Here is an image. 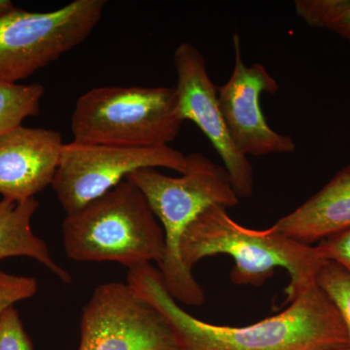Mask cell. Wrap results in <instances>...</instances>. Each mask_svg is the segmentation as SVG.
Listing matches in <instances>:
<instances>
[{"label":"cell","instance_id":"6da1fadb","mask_svg":"<svg viewBox=\"0 0 350 350\" xmlns=\"http://www.w3.org/2000/svg\"><path fill=\"white\" fill-rule=\"evenodd\" d=\"M126 283L167 320L178 350H335L349 347L344 322L317 284L286 310L244 327L214 325L189 314L151 264L130 269Z\"/></svg>","mask_w":350,"mask_h":350},{"label":"cell","instance_id":"7a4b0ae2","mask_svg":"<svg viewBox=\"0 0 350 350\" xmlns=\"http://www.w3.org/2000/svg\"><path fill=\"white\" fill-rule=\"evenodd\" d=\"M180 254L186 268H193L206 257L229 255L234 261L232 282L237 285L262 286L284 269L290 282L286 303L317 284V276L327 262L317 246L285 236L275 227L252 230L239 225L226 208L213 206L192 223L180 243Z\"/></svg>","mask_w":350,"mask_h":350},{"label":"cell","instance_id":"3957f363","mask_svg":"<svg viewBox=\"0 0 350 350\" xmlns=\"http://www.w3.org/2000/svg\"><path fill=\"white\" fill-rule=\"evenodd\" d=\"M145 196L165 232V250L159 266L163 284L175 301L200 306L206 295L181 259L180 243L189 226L213 206H238L230 175L222 165L200 153L186 156V170L172 177L147 167L126 175Z\"/></svg>","mask_w":350,"mask_h":350},{"label":"cell","instance_id":"277c9868","mask_svg":"<svg viewBox=\"0 0 350 350\" xmlns=\"http://www.w3.org/2000/svg\"><path fill=\"white\" fill-rule=\"evenodd\" d=\"M63 243L76 262H114L130 269L165 256V232L144 193L123 180L79 211L66 214Z\"/></svg>","mask_w":350,"mask_h":350},{"label":"cell","instance_id":"5b68a950","mask_svg":"<svg viewBox=\"0 0 350 350\" xmlns=\"http://www.w3.org/2000/svg\"><path fill=\"white\" fill-rule=\"evenodd\" d=\"M175 87L93 88L71 117L73 142L126 148L169 146L180 133Z\"/></svg>","mask_w":350,"mask_h":350},{"label":"cell","instance_id":"8992f818","mask_svg":"<svg viewBox=\"0 0 350 350\" xmlns=\"http://www.w3.org/2000/svg\"><path fill=\"white\" fill-rule=\"evenodd\" d=\"M105 0H75L57 10L14 8L0 16V81L27 79L69 52L94 31Z\"/></svg>","mask_w":350,"mask_h":350},{"label":"cell","instance_id":"52a82bcc","mask_svg":"<svg viewBox=\"0 0 350 350\" xmlns=\"http://www.w3.org/2000/svg\"><path fill=\"white\" fill-rule=\"evenodd\" d=\"M147 167L183 174L186 156L170 146L126 148L72 142L64 144L52 188L66 214L100 197L126 175Z\"/></svg>","mask_w":350,"mask_h":350},{"label":"cell","instance_id":"ba28073f","mask_svg":"<svg viewBox=\"0 0 350 350\" xmlns=\"http://www.w3.org/2000/svg\"><path fill=\"white\" fill-rule=\"evenodd\" d=\"M78 350H178L162 314L122 282L94 290L81 319Z\"/></svg>","mask_w":350,"mask_h":350},{"label":"cell","instance_id":"9c48e42d","mask_svg":"<svg viewBox=\"0 0 350 350\" xmlns=\"http://www.w3.org/2000/svg\"><path fill=\"white\" fill-rule=\"evenodd\" d=\"M234 66L231 77L217 87L219 107L237 149L245 157L293 153L297 145L290 135L276 133L262 111V94H273L278 82L261 64H244L239 34L232 36Z\"/></svg>","mask_w":350,"mask_h":350},{"label":"cell","instance_id":"30bf717a","mask_svg":"<svg viewBox=\"0 0 350 350\" xmlns=\"http://www.w3.org/2000/svg\"><path fill=\"white\" fill-rule=\"evenodd\" d=\"M177 98L183 121L197 125L227 170L239 199H247L254 189L253 167L232 142L219 107L217 87L207 72L206 59L197 47L182 42L174 52Z\"/></svg>","mask_w":350,"mask_h":350},{"label":"cell","instance_id":"8fae6325","mask_svg":"<svg viewBox=\"0 0 350 350\" xmlns=\"http://www.w3.org/2000/svg\"><path fill=\"white\" fill-rule=\"evenodd\" d=\"M63 137L59 131L20 126L0 135V195L25 202L52 185Z\"/></svg>","mask_w":350,"mask_h":350},{"label":"cell","instance_id":"7c38bea8","mask_svg":"<svg viewBox=\"0 0 350 350\" xmlns=\"http://www.w3.org/2000/svg\"><path fill=\"white\" fill-rule=\"evenodd\" d=\"M278 231L310 244L350 228V165L317 194L273 225Z\"/></svg>","mask_w":350,"mask_h":350},{"label":"cell","instance_id":"4fadbf2b","mask_svg":"<svg viewBox=\"0 0 350 350\" xmlns=\"http://www.w3.org/2000/svg\"><path fill=\"white\" fill-rule=\"evenodd\" d=\"M38 207L39 202L36 198L25 202L0 200V260L10 257L31 258L62 282L69 284L72 282L70 273L55 262L47 243L32 230V218Z\"/></svg>","mask_w":350,"mask_h":350},{"label":"cell","instance_id":"5bb4252c","mask_svg":"<svg viewBox=\"0 0 350 350\" xmlns=\"http://www.w3.org/2000/svg\"><path fill=\"white\" fill-rule=\"evenodd\" d=\"M44 94L45 89L39 83L0 81V135L22 126L27 117L38 115Z\"/></svg>","mask_w":350,"mask_h":350},{"label":"cell","instance_id":"9a60e30c","mask_svg":"<svg viewBox=\"0 0 350 350\" xmlns=\"http://www.w3.org/2000/svg\"><path fill=\"white\" fill-rule=\"evenodd\" d=\"M295 11L310 27L334 32L350 43V0H297Z\"/></svg>","mask_w":350,"mask_h":350},{"label":"cell","instance_id":"2e32d148","mask_svg":"<svg viewBox=\"0 0 350 350\" xmlns=\"http://www.w3.org/2000/svg\"><path fill=\"white\" fill-rule=\"evenodd\" d=\"M317 285L338 310L347 329L350 347V275L335 262H327L317 276Z\"/></svg>","mask_w":350,"mask_h":350},{"label":"cell","instance_id":"e0dca14e","mask_svg":"<svg viewBox=\"0 0 350 350\" xmlns=\"http://www.w3.org/2000/svg\"><path fill=\"white\" fill-rule=\"evenodd\" d=\"M0 350H33L14 305L0 308Z\"/></svg>","mask_w":350,"mask_h":350},{"label":"cell","instance_id":"ac0fdd59","mask_svg":"<svg viewBox=\"0 0 350 350\" xmlns=\"http://www.w3.org/2000/svg\"><path fill=\"white\" fill-rule=\"evenodd\" d=\"M317 248L326 261L337 262L350 275V228L322 239Z\"/></svg>","mask_w":350,"mask_h":350},{"label":"cell","instance_id":"d6986e66","mask_svg":"<svg viewBox=\"0 0 350 350\" xmlns=\"http://www.w3.org/2000/svg\"><path fill=\"white\" fill-rule=\"evenodd\" d=\"M14 8H15V6L13 5L12 2L9 1V0H0V16L9 12Z\"/></svg>","mask_w":350,"mask_h":350},{"label":"cell","instance_id":"ffe728a7","mask_svg":"<svg viewBox=\"0 0 350 350\" xmlns=\"http://www.w3.org/2000/svg\"><path fill=\"white\" fill-rule=\"evenodd\" d=\"M335 350H350V347H342V349H335Z\"/></svg>","mask_w":350,"mask_h":350}]
</instances>
